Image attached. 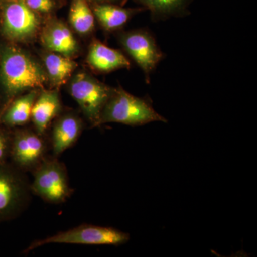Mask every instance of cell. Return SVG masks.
I'll return each mask as SVG.
<instances>
[{
    "label": "cell",
    "mask_w": 257,
    "mask_h": 257,
    "mask_svg": "<svg viewBox=\"0 0 257 257\" xmlns=\"http://www.w3.org/2000/svg\"><path fill=\"white\" fill-rule=\"evenodd\" d=\"M118 36L121 46L143 71L146 82H150L151 74L164 59L155 37L146 29L121 32Z\"/></svg>",
    "instance_id": "cell-8"
},
{
    "label": "cell",
    "mask_w": 257,
    "mask_h": 257,
    "mask_svg": "<svg viewBox=\"0 0 257 257\" xmlns=\"http://www.w3.org/2000/svg\"><path fill=\"white\" fill-rule=\"evenodd\" d=\"M38 94V90L34 89L15 97L0 115V123L8 127L28 124L31 120L32 107Z\"/></svg>",
    "instance_id": "cell-15"
},
{
    "label": "cell",
    "mask_w": 257,
    "mask_h": 257,
    "mask_svg": "<svg viewBox=\"0 0 257 257\" xmlns=\"http://www.w3.org/2000/svg\"><path fill=\"white\" fill-rule=\"evenodd\" d=\"M154 121L167 123V120L155 110L150 100L134 96L119 87L114 88L101 111L99 126L119 123L136 126Z\"/></svg>",
    "instance_id": "cell-2"
},
{
    "label": "cell",
    "mask_w": 257,
    "mask_h": 257,
    "mask_svg": "<svg viewBox=\"0 0 257 257\" xmlns=\"http://www.w3.org/2000/svg\"><path fill=\"white\" fill-rule=\"evenodd\" d=\"M84 122L78 114L67 112L59 115L52 128L50 150L54 157H59L73 147L82 135Z\"/></svg>",
    "instance_id": "cell-10"
},
{
    "label": "cell",
    "mask_w": 257,
    "mask_h": 257,
    "mask_svg": "<svg viewBox=\"0 0 257 257\" xmlns=\"http://www.w3.org/2000/svg\"><path fill=\"white\" fill-rule=\"evenodd\" d=\"M87 62L94 70L108 73L119 69H130L131 63L121 51L94 40L89 46Z\"/></svg>",
    "instance_id": "cell-11"
},
{
    "label": "cell",
    "mask_w": 257,
    "mask_h": 257,
    "mask_svg": "<svg viewBox=\"0 0 257 257\" xmlns=\"http://www.w3.org/2000/svg\"><path fill=\"white\" fill-rule=\"evenodd\" d=\"M92 4H101V3H109V4H115L123 5L126 0H87Z\"/></svg>",
    "instance_id": "cell-21"
},
{
    "label": "cell",
    "mask_w": 257,
    "mask_h": 257,
    "mask_svg": "<svg viewBox=\"0 0 257 257\" xmlns=\"http://www.w3.org/2000/svg\"><path fill=\"white\" fill-rule=\"evenodd\" d=\"M44 64L48 80L56 87L63 85L77 67L71 57L54 52L45 56Z\"/></svg>",
    "instance_id": "cell-17"
},
{
    "label": "cell",
    "mask_w": 257,
    "mask_h": 257,
    "mask_svg": "<svg viewBox=\"0 0 257 257\" xmlns=\"http://www.w3.org/2000/svg\"><path fill=\"white\" fill-rule=\"evenodd\" d=\"M27 6L32 11L37 13H50L54 8L52 0H23Z\"/></svg>",
    "instance_id": "cell-20"
},
{
    "label": "cell",
    "mask_w": 257,
    "mask_h": 257,
    "mask_svg": "<svg viewBox=\"0 0 257 257\" xmlns=\"http://www.w3.org/2000/svg\"><path fill=\"white\" fill-rule=\"evenodd\" d=\"M32 174V194L49 204H62L74 193L69 184L67 167L58 157L48 155Z\"/></svg>",
    "instance_id": "cell-4"
},
{
    "label": "cell",
    "mask_w": 257,
    "mask_h": 257,
    "mask_svg": "<svg viewBox=\"0 0 257 257\" xmlns=\"http://www.w3.org/2000/svg\"><path fill=\"white\" fill-rule=\"evenodd\" d=\"M69 20L74 30L81 35L91 33L95 26V17L87 0H72Z\"/></svg>",
    "instance_id": "cell-18"
},
{
    "label": "cell",
    "mask_w": 257,
    "mask_h": 257,
    "mask_svg": "<svg viewBox=\"0 0 257 257\" xmlns=\"http://www.w3.org/2000/svg\"><path fill=\"white\" fill-rule=\"evenodd\" d=\"M26 172L11 162L0 164V223L13 220L28 209L33 195Z\"/></svg>",
    "instance_id": "cell-3"
},
{
    "label": "cell",
    "mask_w": 257,
    "mask_h": 257,
    "mask_svg": "<svg viewBox=\"0 0 257 257\" xmlns=\"http://www.w3.org/2000/svg\"><path fill=\"white\" fill-rule=\"evenodd\" d=\"M0 79L10 99L34 89H44L48 81L45 68L14 46L4 47L0 51Z\"/></svg>",
    "instance_id": "cell-1"
},
{
    "label": "cell",
    "mask_w": 257,
    "mask_h": 257,
    "mask_svg": "<svg viewBox=\"0 0 257 257\" xmlns=\"http://www.w3.org/2000/svg\"><path fill=\"white\" fill-rule=\"evenodd\" d=\"M69 94L72 96L92 127L99 126L101 111L114 88L101 82L90 74L79 72L71 79Z\"/></svg>",
    "instance_id": "cell-6"
},
{
    "label": "cell",
    "mask_w": 257,
    "mask_h": 257,
    "mask_svg": "<svg viewBox=\"0 0 257 257\" xmlns=\"http://www.w3.org/2000/svg\"><path fill=\"white\" fill-rule=\"evenodd\" d=\"M147 11L153 21L172 18H183L190 13L189 7L193 0H134Z\"/></svg>",
    "instance_id": "cell-16"
},
{
    "label": "cell",
    "mask_w": 257,
    "mask_h": 257,
    "mask_svg": "<svg viewBox=\"0 0 257 257\" xmlns=\"http://www.w3.org/2000/svg\"><path fill=\"white\" fill-rule=\"evenodd\" d=\"M13 133H7L0 128V164L10 160Z\"/></svg>",
    "instance_id": "cell-19"
},
{
    "label": "cell",
    "mask_w": 257,
    "mask_h": 257,
    "mask_svg": "<svg viewBox=\"0 0 257 257\" xmlns=\"http://www.w3.org/2000/svg\"><path fill=\"white\" fill-rule=\"evenodd\" d=\"M50 151V143L35 128H18L13 132L10 160L23 172L32 173Z\"/></svg>",
    "instance_id": "cell-7"
},
{
    "label": "cell",
    "mask_w": 257,
    "mask_h": 257,
    "mask_svg": "<svg viewBox=\"0 0 257 257\" xmlns=\"http://www.w3.org/2000/svg\"><path fill=\"white\" fill-rule=\"evenodd\" d=\"M92 11L101 28L107 32L119 30L135 15L146 11L143 7L124 8L121 5L101 3L93 4Z\"/></svg>",
    "instance_id": "cell-14"
},
{
    "label": "cell",
    "mask_w": 257,
    "mask_h": 257,
    "mask_svg": "<svg viewBox=\"0 0 257 257\" xmlns=\"http://www.w3.org/2000/svg\"><path fill=\"white\" fill-rule=\"evenodd\" d=\"M61 111L62 104L58 92L55 89H42L32 110L31 120L37 133L45 135L51 122L60 114Z\"/></svg>",
    "instance_id": "cell-12"
},
{
    "label": "cell",
    "mask_w": 257,
    "mask_h": 257,
    "mask_svg": "<svg viewBox=\"0 0 257 257\" xmlns=\"http://www.w3.org/2000/svg\"><path fill=\"white\" fill-rule=\"evenodd\" d=\"M40 21L35 12L23 0H13L5 5L3 15V30L7 37L15 41L30 40L38 30Z\"/></svg>",
    "instance_id": "cell-9"
},
{
    "label": "cell",
    "mask_w": 257,
    "mask_h": 257,
    "mask_svg": "<svg viewBox=\"0 0 257 257\" xmlns=\"http://www.w3.org/2000/svg\"><path fill=\"white\" fill-rule=\"evenodd\" d=\"M42 41L47 50L71 57L78 50L77 40L68 27L57 20L50 22L44 29Z\"/></svg>",
    "instance_id": "cell-13"
},
{
    "label": "cell",
    "mask_w": 257,
    "mask_h": 257,
    "mask_svg": "<svg viewBox=\"0 0 257 257\" xmlns=\"http://www.w3.org/2000/svg\"><path fill=\"white\" fill-rule=\"evenodd\" d=\"M130 239V234L114 228L82 224L47 236L45 239L35 240L24 250L23 253H28L37 248L51 243L119 246L127 243Z\"/></svg>",
    "instance_id": "cell-5"
}]
</instances>
